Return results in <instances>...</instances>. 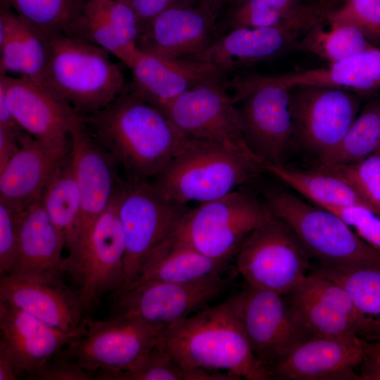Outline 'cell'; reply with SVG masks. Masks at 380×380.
I'll return each mask as SVG.
<instances>
[{
    "label": "cell",
    "instance_id": "cb8c5ba5",
    "mask_svg": "<svg viewBox=\"0 0 380 380\" xmlns=\"http://www.w3.org/2000/svg\"><path fill=\"white\" fill-rule=\"evenodd\" d=\"M129 68L132 73L129 89L160 110L186 91L223 82L228 75L207 62L162 58L141 51Z\"/></svg>",
    "mask_w": 380,
    "mask_h": 380
},
{
    "label": "cell",
    "instance_id": "d6986e66",
    "mask_svg": "<svg viewBox=\"0 0 380 380\" xmlns=\"http://www.w3.org/2000/svg\"><path fill=\"white\" fill-rule=\"evenodd\" d=\"M286 296L296 319L310 337H359L356 312L349 295L317 268Z\"/></svg>",
    "mask_w": 380,
    "mask_h": 380
},
{
    "label": "cell",
    "instance_id": "e0dca14e",
    "mask_svg": "<svg viewBox=\"0 0 380 380\" xmlns=\"http://www.w3.org/2000/svg\"><path fill=\"white\" fill-rule=\"evenodd\" d=\"M11 112L19 126L46 147L61 153L70 149V133L80 120L69 106L25 76L0 75Z\"/></svg>",
    "mask_w": 380,
    "mask_h": 380
},
{
    "label": "cell",
    "instance_id": "7c38bea8",
    "mask_svg": "<svg viewBox=\"0 0 380 380\" xmlns=\"http://www.w3.org/2000/svg\"><path fill=\"white\" fill-rule=\"evenodd\" d=\"M289 88L294 143L319 161L345 138L360 111L361 95L327 86Z\"/></svg>",
    "mask_w": 380,
    "mask_h": 380
},
{
    "label": "cell",
    "instance_id": "8fae6325",
    "mask_svg": "<svg viewBox=\"0 0 380 380\" xmlns=\"http://www.w3.org/2000/svg\"><path fill=\"white\" fill-rule=\"evenodd\" d=\"M227 82L203 84L169 102L161 110L186 137L212 142L265 164L248 144Z\"/></svg>",
    "mask_w": 380,
    "mask_h": 380
},
{
    "label": "cell",
    "instance_id": "7bdbcfd3",
    "mask_svg": "<svg viewBox=\"0 0 380 380\" xmlns=\"http://www.w3.org/2000/svg\"><path fill=\"white\" fill-rule=\"evenodd\" d=\"M18 213L0 201V276L9 274L15 262Z\"/></svg>",
    "mask_w": 380,
    "mask_h": 380
},
{
    "label": "cell",
    "instance_id": "603a6c76",
    "mask_svg": "<svg viewBox=\"0 0 380 380\" xmlns=\"http://www.w3.org/2000/svg\"><path fill=\"white\" fill-rule=\"evenodd\" d=\"M366 340L312 336L271 369L274 379L286 380H358V367Z\"/></svg>",
    "mask_w": 380,
    "mask_h": 380
},
{
    "label": "cell",
    "instance_id": "f546056e",
    "mask_svg": "<svg viewBox=\"0 0 380 380\" xmlns=\"http://www.w3.org/2000/svg\"><path fill=\"white\" fill-rule=\"evenodd\" d=\"M264 168L317 206L324 209L362 206L374 212L349 182L321 164L315 168L303 170L284 163H265Z\"/></svg>",
    "mask_w": 380,
    "mask_h": 380
},
{
    "label": "cell",
    "instance_id": "d4e9b609",
    "mask_svg": "<svg viewBox=\"0 0 380 380\" xmlns=\"http://www.w3.org/2000/svg\"><path fill=\"white\" fill-rule=\"evenodd\" d=\"M20 147L0 170V201L20 212L40 200L51 175L65 158L33 138L25 131Z\"/></svg>",
    "mask_w": 380,
    "mask_h": 380
},
{
    "label": "cell",
    "instance_id": "52a82bcc",
    "mask_svg": "<svg viewBox=\"0 0 380 380\" xmlns=\"http://www.w3.org/2000/svg\"><path fill=\"white\" fill-rule=\"evenodd\" d=\"M273 215L267 202L235 190L188 209L176 232L203 255L226 262L246 236Z\"/></svg>",
    "mask_w": 380,
    "mask_h": 380
},
{
    "label": "cell",
    "instance_id": "836d02e7",
    "mask_svg": "<svg viewBox=\"0 0 380 380\" xmlns=\"http://www.w3.org/2000/svg\"><path fill=\"white\" fill-rule=\"evenodd\" d=\"M102 380H239L224 372L186 367L172 356L161 340L129 368L103 372Z\"/></svg>",
    "mask_w": 380,
    "mask_h": 380
},
{
    "label": "cell",
    "instance_id": "8992f818",
    "mask_svg": "<svg viewBox=\"0 0 380 380\" xmlns=\"http://www.w3.org/2000/svg\"><path fill=\"white\" fill-rule=\"evenodd\" d=\"M119 196L68 251L60 267L87 314L103 296L116 294L123 284L125 245L118 213Z\"/></svg>",
    "mask_w": 380,
    "mask_h": 380
},
{
    "label": "cell",
    "instance_id": "8d00e7d4",
    "mask_svg": "<svg viewBox=\"0 0 380 380\" xmlns=\"http://www.w3.org/2000/svg\"><path fill=\"white\" fill-rule=\"evenodd\" d=\"M312 5L307 0H237L229 6L227 25L229 30L277 26L300 16Z\"/></svg>",
    "mask_w": 380,
    "mask_h": 380
},
{
    "label": "cell",
    "instance_id": "60d3db41",
    "mask_svg": "<svg viewBox=\"0 0 380 380\" xmlns=\"http://www.w3.org/2000/svg\"><path fill=\"white\" fill-rule=\"evenodd\" d=\"M328 210L343 220L367 243L380 251V216L362 206Z\"/></svg>",
    "mask_w": 380,
    "mask_h": 380
},
{
    "label": "cell",
    "instance_id": "4316f807",
    "mask_svg": "<svg viewBox=\"0 0 380 380\" xmlns=\"http://www.w3.org/2000/svg\"><path fill=\"white\" fill-rule=\"evenodd\" d=\"M49 56L48 40L0 1V75L25 76L42 85Z\"/></svg>",
    "mask_w": 380,
    "mask_h": 380
},
{
    "label": "cell",
    "instance_id": "bcb514c9",
    "mask_svg": "<svg viewBox=\"0 0 380 380\" xmlns=\"http://www.w3.org/2000/svg\"><path fill=\"white\" fill-rule=\"evenodd\" d=\"M25 132L0 126V170L18 151L20 147L19 137Z\"/></svg>",
    "mask_w": 380,
    "mask_h": 380
},
{
    "label": "cell",
    "instance_id": "f6af8a7d",
    "mask_svg": "<svg viewBox=\"0 0 380 380\" xmlns=\"http://www.w3.org/2000/svg\"><path fill=\"white\" fill-rule=\"evenodd\" d=\"M135 11L141 29L156 15L178 3H188L189 0H127Z\"/></svg>",
    "mask_w": 380,
    "mask_h": 380
},
{
    "label": "cell",
    "instance_id": "9c48e42d",
    "mask_svg": "<svg viewBox=\"0 0 380 380\" xmlns=\"http://www.w3.org/2000/svg\"><path fill=\"white\" fill-rule=\"evenodd\" d=\"M235 256L248 286L284 296L311 272L310 258L295 232L274 215L246 236Z\"/></svg>",
    "mask_w": 380,
    "mask_h": 380
},
{
    "label": "cell",
    "instance_id": "7402d4cb",
    "mask_svg": "<svg viewBox=\"0 0 380 380\" xmlns=\"http://www.w3.org/2000/svg\"><path fill=\"white\" fill-rule=\"evenodd\" d=\"M0 302L64 331L77 329L89 316L77 292L64 277L0 276Z\"/></svg>",
    "mask_w": 380,
    "mask_h": 380
},
{
    "label": "cell",
    "instance_id": "2e32d148",
    "mask_svg": "<svg viewBox=\"0 0 380 380\" xmlns=\"http://www.w3.org/2000/svg\"><path fill=\"white\" fill-rule=\"evenodd\" d=\"M241 317L254 355L270 372L310 338L296 319L285 296L274 291L250 286L241 291Z\"/></svg>",
    "mask_w": 380,
    "mask_h": 380
},
{
    "label": "cell",
    "instance_id": "e575fe53",
    "mask_svg": "<svg viewBox=\"0 0 380 380\" xmlns=\"http://www.w3.org/2000/svg\"><path fill=\"white\" fill-rule=\"evenodd\" d=\"M329 25L328 29L319 24L308 30L297 42L294 49L315 55L331 64L376 46L353 25L345 23H329Z\"/></svg>",
    "mask_w": 380,
    "mask_h": 380
},
{
    "label": "cell",
    "instance_id": "44dd1931",
    "mask_svg": "<svg viewBox=\"0 0 380 380\" xmlns=\"http://www.w3.org/2000/svg\"><path fill=\"white\" fill-rule=\"evenodd\" d=\"M85 329L86 321L76 330L64 331L0 302V355L11 362L18 379L31 380L49 357L82 335Z\"/></svg>",
    "mask_w": 380,
    "mask_h": 380
},
{
    "label": "cell",
    "instance_id": "ba28073f",
    "mask_svg": "<svg viewBox=\"0 0 380 380\" xmlns=\"http://www.w3.org/2000/svg\"><path fill=\"white\" fill-rule=\"evenodd\" d=\"M187 210L151 182L125 181L118 203L125 245L124 280L115 296L137 281L148 254L176 230Z\"/></svg>",
    "mask_w": 380,
    "mask_h": 380
},
{
    "label": "cell",
    "instance_id": "83f0119b",
    "mask_svg": "<svg viewBox=\"0 0 380 380\" xmlns=\"http://www.w3.org/2000/svg\"><path fill=\"white\" fill-rule=\"evenodd\" d=\"M224 265L225 262L211 259L199 252L175 230L148 254L138 279L131 286L151 281L172 283L197 281L220 274Z\"/></svg>",
    "mask_w": 380,
    "mask_h": 380
},
{
    "label": "cell",
    "instance_id": "d6a6232c",
    "mask_svg": "<svg viewBox=\"0 0 380 380\" xmlns=\"http://www.w3.org/2000/svg\"><path fill=\"white\" fill-rule=\"evenodd\" d=\"M44 37L75 35L87 0H4Z\"/></svg>",
    "mask_w": 380,
    "mask_h": 380
},
{
    "label": "cell",
    "instance_id": "f1b7e54d",
    "mask_svg": "<svg viewBox=\"0 0 380 380\" xmlns=\"http://www.w3.org/2000/svg\"><path fill=\"white\" fill-rule=\"evenodd\" d=\"M287 87L318 85L343 89L360 95L380 88V48L365 50L327 68L275 76Z\"/></svg>",
    "mask_w": 380,
    "mask_h": 380
},
{
    "label": "cell",
    "instance_id": "9a60e30c",
    "mask_svg": "<svg viewBox=\"0 0 380 380\" xmlns=\"http://www.w3.org/2000/svg\"><path fill=\"white\" fill-rule=\"evenodd\" d=\"M324 13L320 5H316L282 25L229 30L201 53L188 59L209 63L228 75L294 49L303 34L322 24L325 20Z\"/></svg>",
    "mask_w": 380,
    "mask_h": 380
},
{
    "label": "cell",
    "instance_id": "f907efd6",
    "mask_svg": "<svg viewBox=\"0 0 380 380\" xmlns=\"http://www.w3.org/2000/svg\"><path fill=\"white\" fill-rule=\"evenodd\" d=\"M377 341V342H379V343H380V340H379V341Z\"/></svg>",
    "mask_w": 380,
    "mask_h": 380
},
{
    "label": "cell",
    "instance_id": "681fc988",
    "mask_svg": "<svg viewBox=\"0 0 380 380\" xmlns=\"http://www.w3.org/2000/svg\"><path fill=\"white\" fill-rule=\"evenodd\" d=\"M324 1H325V0H319V2L320 4H322V3H323Z\"/></svg>",
    "mask_w": 380,
    "mask_h": 380
},
{
    "label": "cell",
    "instance_id": "4dcf8cb0",
    "mask_svg": "<svg viewBox=\"0 0 380 380\" xmlns=\"http://www.w3.org/2000/svg\"><path fill=\"white\" fill-rule=\"evenodd\" d=\"M317 269L349 295L356 312L358 336L367 341L380 340V268Z\"/></svg>",
    "mask_w": 380,
    "mask_h": 380
},
{
    "label": "cell",
    "instance_id": "484cf974",
    "mask_svg": "<svg viewBox=\"0 0 380 380\" xmlns=\"http://www.w3.org/2000/svg\"><path fill=\"white\" fill-rule=\"evenodd\" d=\"M65 239L40 200L18 213V244L9 274L25 277H64L60 271Z\"/></svg>",
    "mask_w": 380,
    "mask_h": 380
},
{
    "label": "cell",
    "instance_id": "ee69618b",
    "mask_svg": "<svg viewBox=\"0 0 380 380\" xmlns=\"http://www.w3.org/2000/svg\"><path fill=\"white\" fill-rule=\"evenodd\" d=\"M358 380H380V343L377 341L365 343V352L358 366Z\"/></svg>",
    "mask_w": 380,
    "mask_h": 380
},
{
    "label": "cell",
    "instance_id": "c3c4849f",
    "mask_svg": "<svg viewBox=\"0 0 380 380\" xmlns=\"http://www.w3.org/2000/svg\"><path fill=\"white\" fill-rule=\"evenodd\" d=\"M237 0H189L191 4L205 5L217 13L226 6H231Z\"/></svg>",
    "mask_w": 380,
    "mask_h": 380
},
{
    "label": "cell",
    "instance_id": "d590c367",
    "mask_svg": "<svg viewBox=\"0 0 380 380\" xmlns=\"http://www.w3.org/2000/svg\"><path fill=\"white\" fill-rule=\"evenodd\" d=\"M380 149V96L360 109L341 143L319 164H350L360 161Z\"/></svg>",
    "mask_w": 380,
    "mask_h": 380
},
{
    "label": "cell",
    "instance_id": "3957f363",
    "mask_svg": "<svg viewBox=\"0 0 380 380\" xmlns=\"http://www.w3.org/2000/svg\"><path fill=\"white\" fill-rule=\"evenodd\" d=\"M47 40L48 62L41 86L80 116L105 107L126 89L121 68L106 49L73 35Z\"/></svg>",
    "mask_w": 380,
    "mask_h": 380
},
{
    "label": "cell",
    "instance_id": "f35d334b",
    "mask_svg": "<svg viewBox=\"0 0 380 380\" xmlns=\"http://www.w3.org/2000/svg\"><path fill=\"white\" fill-rule=\"evenodd\" d=\"M322 165L349 182L380 216V149L356 163Z\"/></svg>",
    "mask_w": 380,
    "mask_h": 380
},
{
    "label": "cell",
    "instance_id": "7a4b0ae2",
    "mask_svg": "<svg viewBox=\"0 0 380 380\" xmlns=\"http://www.w3.org/2000/svg\"><path fill=\"white\" fill-rule=\"evenodd\" d=\"M162 341L182 365L239 379H273L254 355L241 317V292L164 328Z\"/></svg>",
    "mask_w": 380,
    "mask_h": 380
},
{
    "label": "cell",
    "instance_id": "4fadbf2b",
    "mask_svg": "<svg viewBox=\"0 0 380 380\" xmlns=\"http://www.w3.org/2000/svg\"><path fill=\"white\" fill-rule=\"evenodd\" d=\"M164 328L111 315L103 320L89 316L84 332L65 349L81 367L94 374L125 370L161 340Z\"/></svg>",
    "mask_w": 380,
    "mask_h": 380
},
{
    "label": "cell",
    "instance_id": "277c9868",
    "mask_svg": "<svg viewBox=\"0 0 380 380\" xmlns=\"http://www.w3.org/2000/svg\"><path fill=\"white\" fill-rule=\"evenodd\" d=\"M265 165L218 144L185 139L161 173L151 182L167 198L185 205L215 200L256 177Z\"/></svg>",
    "mask_w": 380,
    "mask_h": 380
},
{
    "label": "cell",
    "instance_id": "ac0fdd59",
    "mask_svg": "<svg viewBox=\"0 0 380 380\" xmlns=\"http://www.w3.org/2000/svg\"><path fill=\"white\" fill-rule=\"evenodd\" d=\"M218 15L203 4H176L143 27L137 48L158 58H190L215 40L213 36Z\"/></svg>",
    "mask_w": 380,
    "mask_h": 380
},
{
    "label": "cell",
    "instance_id": "b9f144b4",
    "mask_svg": "<svg viewBox=\"0 0 380 380\" xmlns=\"http://www.w3.org/2000/svg\"><path fill=\"white\" fill-rule=\"evenodd\" d=\"M96 374L81 367L65 348L49 357L31 380H95Z\"/></svg>",
    "mask_w": 380,
    "mask_h": 380
},
{
    "label": "cell",
    "instance_id": "ffe728a7",
    "mask_svg": "<svg viewBox=\"0 0 380 380\" xmlns=\"http://www.w3.org/2000/svg\"><path fill=\"white\" fill-rule=\"evenodd\" d=\"M70 156L81 198L79 239L120 194L125 182L118 176L115 159L89 134L81 118L70 133Z\"/></svg>",
    "mask_w": 380,
    "mask_h": 380
},
{
    "label": "cell",
    "instance_id": "6da1fadb",
    "mask_svg": "<svg viewBox=\"0 0 380 380\" xmlns=\"http://www.w3.org/2000/svg\"><path fill=\"white\" fill-rule=\"evenodd\" d=\"M81 120L89 134L122 168L127 180L152 182L186 139L161 110L130 89Z\"/></svg>",
    "mask_w": 380,
    "mask_h": 380
},
{
    "label": "cell",
    "instance_id": "7dc6e473",
    "mask_svg": "<svg viewBox=\"0 0 380 380\" xmlns=\"http://www.w3.org/2000/svg\"><path fill=\"white\" fill-rule=\"evenodd\" d=\"M18 379L15 369L11 362L0 355V380Z\"/></svg>",
    "mask_w": 380,
    "mask_h": 380
},
{
    "label": "cell",
    "instance_id": "5b68a950",
    "mask_svg": "<svg viewBox=\"0 0 380 380\" xmlns=\"http://www.w3.org/2000/svg\"><path fill=\"white\" fill-rule=\"evenodd\" d=\"M273 215L293 230L310 258L330 269L380 268V251L335 213L288 191L270 196Z\"/></svg>",
    "mask_w": 380,
    "mask_h": 380
},
{
    "label": "cell",
    "instance_id": "30bf717a",
    "mask_svg": "<svg viewBox=\"0 0 380 380\" xmlns=\"http://www.w3.org/2000/svg\"><path fill=\"white\" fill-rule=\"evenodd\" d=\"M234 89L246 140L265 163L284 164L294 143L289 88L272 76L253 75L229 82Z\"/></svg>",
    "mask_w": 380,
    "mask_h": 380
},
{
    "label": "cell",
    "instance_id": "1f68e13d",
    "mask_svg": "<svg viewBox=\"0 0 380 380\" xmlns=\"http://www.w3.org/2000/svg\"><path fill=\"white\" fill-rule=\"evenodd\" d=\"M40 201L50 220L65 239L69 251L78 239L81 222V198L70 152L46 184Z\"/></svg>",
    "mask_w": 380,
    "mask_h": 380
},
{
    "label": "cell",
    "instance_id": "ab89813d",
    "mask_svg": "<svg viewBox=\"0 0 380 380\" xmlns=\"http://www.w3.org/2000/svg\"><path fill=\"white\" fill-rule=\"evenodd\" d=\"M325 20L353 25L372 44H380V0H344L338 8L325 13Z\"/></svg>",
    "mask_w": 380,
    "mask_h": 380
},
{
    "label": "cell",
    "instance_id": "5bb4252c",
    "mask_svg": "<svg viewBox=\"0 0 380 380\" xmlns=\"http://www.w3.org/2000/svg\"><path fill=\"white\" fill-rule=\"evenodd\" d=\"M229 284L220 274L190 283L144 281L115 296L113 315L165 328L208 306Z\"/></svg>",
    "mask_w": 380,
    "mask_h": 380
},
{
    "label": "cell",
    "instance_id": "74e56055",
    "mask_svg": "<svg viewBox=\"0 0 380 380\" xmlns=\"http://www.w3.org/2000/svg\"><path fill=\"white\" fill-rule=\"evenodd\" d=\"M74 36L82 37L104 49L130 68L138 53L129 51L108 18L101 0H87L83 15Z\"/></svg>",
    "mask_w": 380,
    "mask_h": 380
}]
</instances>
